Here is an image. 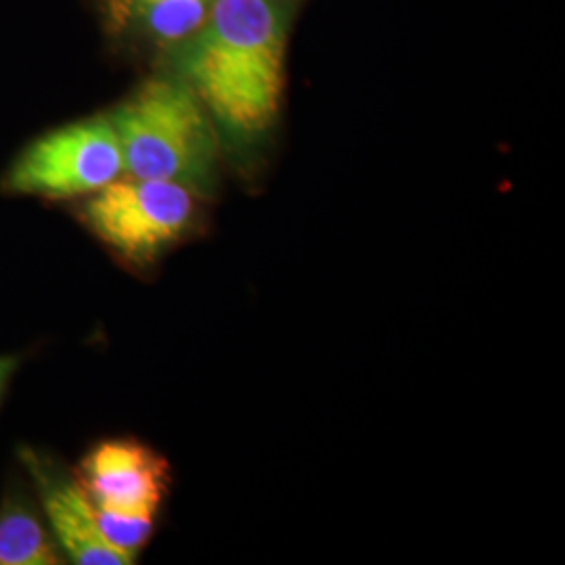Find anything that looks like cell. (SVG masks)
<instances>
[{"instance_id":"obj_5","label":"cell","mask_w":565,"mask_h":565,"mask_svg":"<svg viewBox=\"0 0 565 565\" xmlns=\"http://www.w3.org/2000/svg\"><path fill=\"white\" fill-rule=\"evenodd\" d=\"M32 482L36 486L42 511L61 553L81 565H130L132 557L109 545L97 520V509L76 476H67L53 459L36 450H23Z\"/></svg>"},{"instance_id":"obj_9","label":"cell","mask_w":565,"mask_h":565,"mask_svg":"<svg viewBox=\"0 0 565 565\" xmlns=\"http://www.w3.org/2000/svg\"><path fill=\"white\" fill-rule=\"evenodd\" d=\"M97 509V520L107 543L116 546L128 557L137 559L139 551L153 534L158 511H135V509Z\"/></svg>"},{"instance_id":"obj_4","label":"cell","mask_w":565,"mask_h":565,"mask_svg":"<svg viewBox=\"0 0 565 565\" xmlns=\"http://www.w3.org/2000/svg\"><path fill=\"white\" fill-rule=\"evenodd\" d=\"M124 174L109 116L74 121L30 142L11 163L4 189L46 200L88 198Z\"/></svg>"},{"instance_id":"obj_10","label":"cell","mask_w":565,"mask_h":565,"mask_svg":"<svg viewBox=\"0 0 565 565\" xmlns=\"http://www.w3.org/2000/svg\"><path fill=\"white\" fill-rule=\"evenodd\" d=\"M18 369V361L13 356H0V401L9 387V382Z\"/></svg>"},{"instance_id":"obj_2","label":"cell","mask_w":565,"mask_h":565,"mask_svg":"<svg viewBox=\"0 0 565 565\" xmlns=\"http://www.w3.org/2000/svg\"><path fill=\"white\" fill-rule=\"evenodd\" d=\"M107 116L120 142L124 174L177 182L198 198L216 191L223 139L181 78L168 72L142 82Z\"/></svg>"},{"instance_id":"obj_6","label":"cell","mask_w":565,"mask_h":565,"mask_svg":"<svg viewBox=\"0 0 565 565\" xmlns=\"http://www.w3.org/2000/svg\"><path fill=\"white\" fill-rule=\"evenodd\" d=\"M76 478L95 507L158 511L170 486V465L137 440H107L84 457Z\"/></svg>"},{"instance_id":"obj_7","label":"cell","mask_w":565,"mask_h":565,"mask_svg":"<svg viewBox=\"0 0 565 565\" xmlns=\"http://www.w3.org/2000/svg\"><path fill=\"white\" fill-rule=\"evenodd\" d=\"M212 0H111L114 15L166 46L189 39L202 25Z\"/></svg>"},{"instance_id":"obj_3","label":"cell","mask_w":565,"mask_h":565,"mask_svg":"<svg viewBox=\"0 0 565 565\" xmlns=\"http://www.w3.org/2000/svg\"><path fill=\"white\" fill-rule=\"evenodd\" d=\"M198 195L177 182L121 174L82 205V221L126 263H156L191 231Z\"/></svg>"},{"instance_id":"obj_1","label":"cell","mask_w":565,"mask_h":565,"mask_svg":"<svg viewBox=\"0 0 565 565\" xmlns=\"http://www.w3.org/2000/svg\"><path fill=\"white\" fill-rule=\"evenodd\" d=\"M291 18L294 0H212L202 25L170 46V74L233 149L256 147L279 121Z\"/></svg>"},{"instance_id":"obj_8","label":"cell","mask_w":565,"mask_h":565,"mask_svg":"<svg viewBox=\"0 0 565 565\" xmlns=\"http://www.w3.org/2000/svg\"><path fill=\"white\" fill-rule=\"evenodd\" d=\"M61 551L53 534L21 503L0 511V565H57Z\"/></svg>"}]
</instances>
